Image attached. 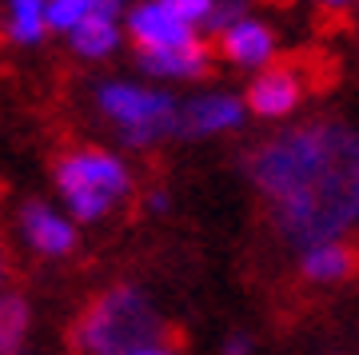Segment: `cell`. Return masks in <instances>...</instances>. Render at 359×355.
Instances as JSON below:
<instances>
[{"label": "cell", "mask_w": 359, "mask_h": 355, "mask_svg": "<svg viewBox=\"0 0 359 355\" xmlns=\"http://www.w3.org/2000/svg\"><path fill=\"white\" fill-rule=\"evenodd\" d=\"M128 36H132V44H136V52L148 56V52H164V48L188 44L196 32H192V25H184L180 16H172L168 8H160V4H140V8L128 16Z\"/></svg>", "instance_id": "cell-8"}, {"label": "cell", "mask_w": 359, "mask_h": 355, "mask_svg": "<svg viewBox=\"0 0 359 355\" xmlns=\"http://www.w3.org/2000/svg\"><path fill=\"white\" fill-rule=\"evenodd\" d=\"M208 48H212V56H224L231 64H264L276 48V32L256 20H236V25L212 32Z\"/></svg>", "instance_id": "cell-9"}, {"label": "cell", "mask_w": 359, "mask_h": 355, "mask_svg": "<svg viewBox=\"0 0 359 355\" xmlns=\"http://www.w3.org/2000/svg\"><path fill=\"white\" fill-rule=\"evenodd\" d=\"M304 96H308V92H304V80L295 72L292 52H283V56L264 64V72L248 84L244 104L256 116H287L292 108H299Z\"/></svg>", "instance_id": "cell-6"}, {"label": "cell", "mask_w": 359, "mask_h": 355, "mask_svg": "<svg viewBox=\"0 0 359 355\" xmlns=\"http://www.w3.org/2000/svg\"><path fill=\"white\" fill-rule=\"evenodd\" d=\"M164 335V319L144 300V292L116 283L104 288L68 319L65 351L68 355H136L156 347Z\"/></svg>", "instance_id": "cell-2"}, {"label": "cell", "mask_w": 359, "mask_h": 355, "mask_svg": "<svg viewBox=\"0 0 359 355\" xmlns=\"http://www.w3.org/2000/svg\"><path fill=\"white\" fill-rule=\"evenodd\" d=\"M20 228H25L28 243L40 255H68L76 248V232L68 228L60 216H52L40 200H25V208H20Z\"/></svg>", "instance_id": "cell-12"}, {"label": "cell", "mask_w": 359, "mask_h": 355, "mask_svg": "<svg viewBox=\"0 0 359 355\" xmlns=\"http://www.w3.org/2000/svg\"><path fill=\"white\" fill-rule=\"evenodd\" d=\"M72 44H76V52H84V56H104V52H112V44H116L112 16L84 13L80 25L72 28Z\"/></svg>", "instance_id": "cell-14"}, {"label": "cell", "mask_w": 359, "mask_h": 355, "mask_svg": "<svg viewBox=\"0 0 359 355\" xmlns=\"http://www.w3.org/2000/svg\"><path fill=\"white\" fill-rule=\"evenodd\" d=\"M224 355H252V340H248V335H231V340L224 343Z\"/></svg>", "instance_id": "cell-18"}, {"label": "cell", "mask_w": 359, "mask_h": 355, "mask_svg": "<svg viewBox=\"0 0 359 355\" xmlns=\"http://www.w3.org/2000/svg\"><path fill=\"white\" fill-rule=\"evenodd\" d=\"M240 100L231 96H208V100H192L176 108V128L172 136H208V132H219V128H236L240 124Z\"/></svg>", "instance_id": "cell-11"}, {"label": "cell", "mask_w": 359, "mask_h": 355, "mask_svg": "<svg viewBox=\"0 0 359 355\" xmlns=\"http://www.w3.org/2000/svg\"><path fill=\"white\" fill-rule=\"evenodd\" d=\"M160 8H168L172 16H180L184 25H192V20H204L212 13V0H156Z\"/></svg>", "instance_id": "cell-16"}, {"label": "cell", "mask_w": 359, "mask_h": 355, "mask_svg": "<svg viewBox=\"0 0 359 355\" xmlns=\"http://www.w3.org/2000/svg\"><path fill=\"white\" fill-rule=\"evenodd\" d=\"M268 212H271V228L292 248H316V243L339 240V232H347L359 220V136L355 132L335 120L327 160L316 172V180L295 200L276 203Z\"/></svg>", "instance_id": "cell-1"}, {"label": "cell", "mask_w": 359, "mask_h": 355, "mask_svg": "<svg viewBox=\"0 0 359 355\" xmlns=\"http://www.w3.org/2000/svg\"><path fill=\"white\" fill-rule=\"evenodd\" d=\"M299 279L316 283V288H332V283H351L359 279V236L351 240H327L308 248L299 260Z\"/></svg>", "instance_id": "cell-7"}, {"label": "cell", "mask_w": 359, "mask_h": 355, "mask_svg": "<svg viewBox=\"0 0 359 355\" xmlns=\"http://www.w3.org/2000/svg\"><path fill=\"white\" fill-rule=\"evenodd\" d=\"M28 331V300L20 292H0V355H20Z\"/></svg>", "instance_id": "cell-13"}, {"label": "cell", "mask_w": 359, "mask_h": 355, "mask_svg": "<svg viewBox=\"0 0 359 355\" xmlns=\"http://www.w3.org/2000/svg\"><path fill=\"white\" fill-rule=\"evenodd\" d=\"M323 4H339V0H323Z\"/></svg>", "instance_id": "cell-20"}, {"label": "cell", "mask_w": 359, "mask_h": 355, "mask_svg": "<svg viewBox=\"0 0 359 355\" xmlns=\"http://www.w3.org/2000/svg\"><path fill=\"white\" fill-rule=\"evenodd\" d=\"M16 279H20L16 255H13V248H8V240H4V232H0V292H13Z\"/></svg>", "instance_id": "cell-17"}, {"label": "cell", "mask_w": 359, "mask_h": 355, "mask_svg": "<svg viewBox=\"0 0 359 355\" xmlns=\"http://www.w3.org/2000/svg\"><path fill=\"white\" fill-rule=\"evenodd\" d=\"M92 8V0H52L44 8V28H76L80 16Z\"/></svg>", "instance_id": "cell-15"}, {"label": "cell", "mask_w": 359, "mask_h": 355, "mask_svg": "<svg viewBox=\"0 0 359 355\" xmlns=\"http://www.w3.org/2000/svg\"><path fill=\"white\" fill-rule=\"evenodd\" d=\"M140 64L152 76H184V80H208L216 76V64H212V48L208 40L192 36L180 48H164V52H148L140 56Z\"/></svg>", "instance_id": "cell-10"}, {"label": "cell", "mask_w": 359, "mask_h": 355, "mask_svg": "<svg viewBox=\"0 0 359 355\" xmlns=\"http://www.w3.org/2000/svg\"><path fill=\"white\" fill-rule=\"evenodd\" d=\"M52 180L76 220H100L132 188L128 168L96 144H60L52 156Z\"/></svg>", "instance_id": "cell-4"}, {"label": "cell", "mask_w": 359, "mask_h": 355, "mask_svg": "<svg viewBox=\"0 0 359 355\" xmlns=\"http://www.w3.org/2000/svg\"><path fill=\"white\" fill-rule=\"evenodd\" d=\"M136 355H180V351H172V347H160V343H156V347H144V351H136Z\"/></svg>", "instance_id": "cell-19"}, {"label": "cell", "mask_w": 359, "mask_h": 355, "mask_svg": "<svg viewBox=\"0 0 359 355\" xmlns=\"http://www.w3.org/2000/svg\"><path fill=\"white\" fill-rule=\"evenodd\" d=\"M100 112L116 120L120 140H128L132 148L156 144V140L172 136V128H176V104L160 92H144L132 88V84L100 88Z\"/></svg>", "instance_id": "cell-5"}, {"label": "cell", "mask_w": 359, "mask_h": 355, "mask_svg": "<svg viewBox=\"0 0 359 355\" xmlns=\"http://www.w3.org/2000/svg\"><path fill=\"white\" fill-rule=\"evenodd\" d=\"M332 132H335V120H308V124H295L287 132H280V136L256 144L244 156L248 180L268 200V208L295 200L316 180V172L327 160Z\"/></svg>", "instance_id": "cell-3"}]
</instances>
